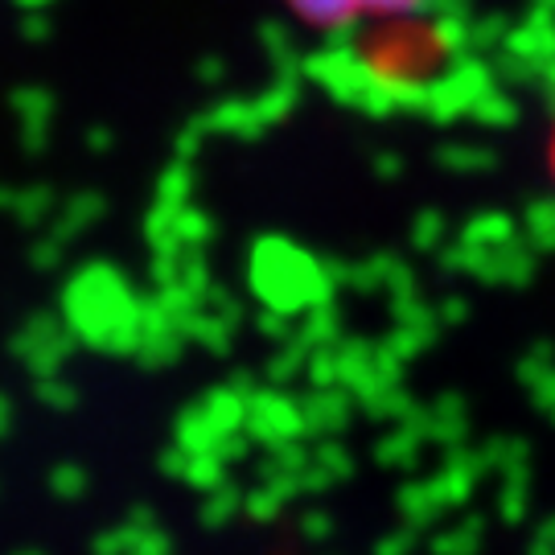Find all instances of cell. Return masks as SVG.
I'll use <instances>...</instances> for the list:
<instances>
[{
    "label": "cell",
    "mask_w": 555,
    "mask_h": 555,
    "mask_svg": "<svg viewBox=\"0 0 555 555\" xmlns=\"http://www.w3.org/2000/svg\"><path fill=\"white\" fill-rule=\"evenodd\" d=\"M547 178H552V190H555V116H552V128H547Z\"/></svg>",
    "instance_id": "7a4b0ae2"
},
{
    "label": "cell",
    "mask_w": 555,
    "mask_h": 555,
    "mask_svg": "<svg viewBox=\"0 0 555 555\" xmlns=\"http://www.w3.org/2000/svg\"><path fill=\"white\" fill-rule=\"evenodd\" d=\"M288 13L313 29H341L350 21L362 17H391V13H403L420 0H280Z\"/></svg>",
    "instance_id": "6da1fadb"
}]
</instances>
